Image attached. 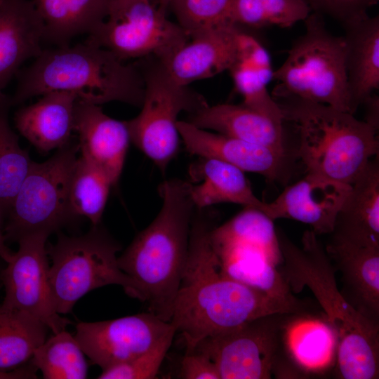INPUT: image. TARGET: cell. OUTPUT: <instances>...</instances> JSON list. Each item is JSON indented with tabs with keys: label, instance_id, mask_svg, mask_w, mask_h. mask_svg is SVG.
I'll return each instance as SVG.
<instances>
[{
	"label": "cell",
	"instance_id": "b9f144b4",
	"mask_svg": "<svg viewBox=\"0 0 379 379\" xmlns=\"http://www.w3.org/2000/svg\"><path fill=\"white\" fill-rule=\"evenodd\" d=\"M6 262H4L1 258H0V285L2 284L1 283V273H2V271H3V269L4 268L5 265H6Z\"/></svg>",
	"mask_w": 379,
	"mask_h": 379
},
{
	"label": "cell",
	"instance_id": "4316f807",
	"mask_svg": "<svg viewBox=\"0 0 379 379\" xmlns=\"http://www.w3.org/2000/svg\"><path fill=\"white\" fill-rule=\"evenodd\" d=\"M44 27V41L69 45L88 35L106 18L109 0H32Z\"/></svg>",
	"mask_w": 379,
	"mask_h": 379
},
{
	"label": "cell",
	"instance_id": "e575fe53",
	"mask_svg": "<svg viewBox=\"0 0 379 379\" xmlns=\"http://www.w3.org/2000/svg\"><path fill=\"white\" fill-rule=\"evenodd\" d=\"M175 334H171L149 350L102 371L99 379H152L157 378Z\"/></svg>",
	"mask_w": 379,
	"mask_h": 379
},
{
	"label": "cell",
	"instance_id": "8d00e7d4",
	"mask_svg": "<svg viewBox=\"0 0 379 379\" xmlns=\"http://www.w3.org/2000/svg\"><path fill=\"white\" fill-rule=\"evenodd\" d=\"M178 377L184 379H220L211 357L197 349L186 351L181 361Z\"/></svg>",
	"mask_w": 379,
	"mask_h": 379
},
{
	"label": "cell",
	"instance_id": "7c38bea8",
	"mask_svg": "<svg viewBox=\"0 0 379 379\" xmlns=\"http://www.w3.org/2000/svg\"><path fill=\"white\" fill-rule=\"evenodd\" d=\"M48 236L36 233L18 239V249L1 273L5 288L1 304L41 322L55 333L65 330L71 322L53 308L46 246Z\"/></svg>",
	"mask_w": 379,
	"mask_h": 379
},
{
	"label": "cell",
	"instance_id": "4dcf8cb0",
	"mask_svg": "<svg viewBox=\"0 0 379 379\" xmlns=\"http://www.w3.org/2000/svg\"><path fill=\"white\" fill-rule=\"evenodd\" d=\"M31 364L45 379H84L88 364L74 336L66 330L53 333L34 352Z\"/></svg>",
	"mask_w": 379,
	"mask_h": 379
},
{
	"label": "cell",
	"instance_id": "836d02e7",
	"mask_svg": "<svg viewBox=\"0 0 379 379\" xmlns=\"http://www.w3.org/2000/svg\"><path fill=\"white\" fill-rule=\"evenodd\" d=\"M232 2L233 0H172L168 10L175 15L176 23L190 37L203 31L234 23L231 17Z\"/></svg>",
	"mask_w": 379,
	"mask_h": 379
},
{
	"label": "cell",
	"instance_id": "cb8c5ba5",
	"mask_svg": "<svg viewBox=\"0 0 379 379\" xmlns=\"http://www.w3.org/2000/svg\"><path fill=\"white\" fill-rule=\"evenodd\" d=\"M331 233L359 244L379 246L378 158L371 159L351 185Z\"/></svg>",
	"mask_w": 379,
	"mask_h": 379
},
{
	"label": "cell",
	"instance_id": "5b68a950",
	"mask_svg": "<svg viewBox=\"0 0 379 379\" xmlns=\"http://www.w3.org/2000/svg\"><path fill=\"white\" fill-rule=\"evenodd\" d=\"M297 130L307 173L352 185L379 150L378 128L354 114L298 98L275 100Z\"/></svg>",
	"mask_w": 379,
	"mask_h": 379
},
{
	"label": "cell",
	"instance_id": "74e56055",
	"mask_svg": "<svg viewBox=\"0 0 379 379\" xmlns=\"http://www.w3.org/2000/svg\"><path fill=\"white\" fill-rule=\"evenodd\" d=\"M363 105L366 107V113L365 121L379 128V98L375 93L368 98Z\"/></svg>",
	"mask_w": 379,
	"mask_h": 379
},
{
	"label": "cell",
	"instance_id": "d590c367",
	"mask_svg": "<svg viewBox=\"0 0 379 379\" xmlns=\"http://www.w3.org/2000/svg\"><path fill=\"white\" fill-rule=\"evenodd\" d=\"M314 12L329 16L341 25L367 15L378 0H305Z\"/></svg>",
	"mask_w": 379,
	"mask_h": 379
},
{
	"label": "cell",
	"instance_id": "d6a6232c",
	"mask_svg": "<svg viewBox=\"0 0 379 379\" xmlns=\"http://www.w3.org/2000/svg\"><path fill=\"white\" fill-rule=\"evenodd\" d=\"M229 72L236 90L244 98L241 104L274 120L285 122L280 106L267 88L268 82L272 79L270 77L258 69L239 51L237 60Z\"/></svg>",
	"mask_w": 379,
	"mask_h": 379
},
{
	"label": "cell",
	"instance_id": "277c9868",
	"mask_svg": "<svg viewBox=\"0 0 379 379\" xmlns=\"http://www.w3.org/2000/svg\"><path fill=\"white\" fill-rule=\"evenodd\" d=\"M17 76L11 106L52 91L71 93L78 100L98 105L117 101L140 107L144 98V79L136 62L126 64L87 41L44 48Z\"/></svg>",
	"mask_w": 379,
	"mask_h": 379
},
{
	"label": "cell",
	"instance_id": "52a82bcc",
	"mask_svg": "<svg viewBox=\"0 0 379 379\" xmlns=\"http://www.w3.org/2000/svg\"><path fill=\"white\" fill-rule=\"evenodd\" d=\"M120 250V244L99 225L81 236L60 234L55 244L47 248L55 311L68 314L86 293L112 284L121 286L129 296L140 300L135 284L118 265Z\"/></svg>",
	"mask_w": 379,
	"mask_h": 379
},
{
	"label": "cell",
	"instance_id": "484cf974",
	"mask_svg": "<svg viewBox=\"0 0 379 379\" xmlns=\"http://www.w3.org/2000/svg\"><path fill=\"white\" fill-rule=\"evenodd\" d=\"M190 171L194 180L201 181L197 185L190 183L195 208L234 203L263 212L266 202L255 196L241 169L218 159L200 157Z\"/></svg>",
	"mask_w": 379,
	"mask_h": 379
},
{
	"label": "cell",
	"instance_id": "8992f818",
	"mask_svg": "<svg viewBox=\"0 0 379 379\" xmlns=\"http://www.w3.org/2000/svg\"><path fill=\"white\" fill-rule=\"evenodd\" d=\"M305 32L294 39L282 65L272 72L274 100L298 98L352 114L343 36L327 29L314 12L304 20Z\"/></svg>",
	"mask_w": 379,
	"mask_h": 379
},
{
	"label": "cell",
	"instance_id": "f35d334b",
	"mask_svg": "<svg viewBox=\"0 0 379 379\" xmlns=\"http://www.w3.org/2000/svg\"><path fill=\"white\" fill-rule=\"evenodd\" d=\"M36 369L32 366H22L8 372H0V379H27L36 378L34 371Z\"/></svg>",
	"mask_w": 379,
	"mask_h": 379
},
{
	"label": "cell",
	"instance_id": "f1b7e54d",
	"mask_svg": "<svg viewBox=\"0 0 379 379\" xmlns=\"http://www.w3.org/2000/svg\"><path fill=\"white\" fill-rule=\"evenodd\" d=\"M112 182L94 164L80 155L73 167L68 205L72 218L84 216L93 226L100 225Z\"/></svg>",
	"mask_w": 379,
	"mask_h": 379
},
{
	"label": "cell",
	"instance_id": "83f0119b",
	"mask_svg": "<svg viewBox=\"0 0 379 379\" xmlns=\"http://www.w3.org/2000/svg\"><path fill=\"white\" fill-rule=\"evenodd\" d=\"M48 330L26 314L0 304V372L25 366L46 339Z\"/></svg>",
	"mask_w": 379,
	"mask_h": 379
},
{
	"label": "cell",
	"instance_id": "ba28073f",
	"mask_svg": "<svg viewBox=\"0 0 379 379\" xmlns=\"http://www.w3.org/2000/svg\"><path fill=\"white\" fill-rule=\"evenodd\" d=\"M145 91L140 113L126 121L131 141L164 171L178 153L179 115L195 113L209 104L189 86L178 83L154 56L137 60Z\"/></svg>",
	"mask_w": 379,
	"mask_h": 379
},
{
	"label": "cell",
	"instance_id": "f546056e",
	"mask_svg": "<svg viewBox=\"0 0 379 379\" xmlns=\"http://www.w3.org/2000/svg\"><path fill=\"white\" fill-rule=\"evenodd\" d=\"M10 97L0 95V213L6 215L32 161L8 121Z\"/></svg>",
	"mask_w": 379,
	"mask_h": 379
},
{
	"label": "cell",
	"instance_id": "603a6c76",
	"mask_svg": "<svg viewBox=\"0 0 379 379\" xmlns=\"http://www.w3.org/2000/svg\"><path fill=\"white\" fill-rule=\"evenodd\" d=\"M332 234L325 249L354 297V306L366 316L378 321L379 246L359 244Z\"/></svg>",
	"mask_w": 379,
	"mask_h": 379
},
{
	"label": "cell",
	"instance_id": "9a60e30c",
	"mask_svg": "<svg viewBox=\"0 0 379 379\" xmlns=\"http://www.w3.org/2000/svg\"><path fill=\"white\" fill-rule=\"evenodd\" d=\"M350 190V185L307 173L266 203L262 213L272 220L288 218L310 225L317 234H331Z\"/></svg>",
	"mask_w": 379,
	"mask_h": 379
},
{
	"label": "cell",
	"instance_id": "3957f363",
	"mask_svg": "<svg viewBox=\"0 0 379 379\" xmlns=\"http://www.w3.org/2000/svg\"><path fill=\"white\" fill-rule=\"evenodd\" d=\"M162 199L154 220L117 258L119 268L135 284L150 312L170 321L183 276L195 209L190 182L166 180L158 188Z\"/></svg>",
	"mask_w": 379,
	"mask_h": 379
},
{
	"label": "cell",
	"instance_id": "4fadbf2b",
	"mask_svg": "<svg viewBox=\"0 0 379 379\" xmlns=\"http://www.w3.org/2000/svg\"><path fill=\"white\" fill-rule=\"evenodd\" d=\"M176 331L149 312L76 326V340L84 354L102 371L134 358L156 346Z\"/></svg>",
	"mask_w": 379,
	"mask_h": 379
},
{
	"label": "cell",
	"instance_id": "5bb4252c",
	"mask_svg": "<svg viewBox=\"0 0 379 379\" xmlns=\"http://www.w3.org/2000/svg\"><path fill=\"white\" fill-rule=\"evenodd\" d=\"M211 241L220 267L227 277L263 293L307 312L281 274L280 250L253 239L213 231Z\"/></svg>",
	"mask_w": 379,
	"mask_h": 379
},
{
	"label": "cell",
	"instance_id": "7402d4cb",
	"mask_svg": "<svg viewBox=\"0 0 379 379\" xmlns=\"http://www.w3.org/2000/svg\"><path fill=\"white\" fill-rule=\"evenodd\" d=\"M194 126L288 154L284 123L243 104L207 105L190 114Z\"/></svg>",
	"mask_w": 379,
	"mask_h": 379
},
{
	"label": "cell",
	"instance_id": "1f68e13d",
	"mask_svg": "<svg viewBox=\"0 0 379 379\" xmlns=\"http://www.w3.org/2000/svg\"><path fill=\"white\" fill-rule=\"evenodd\" d=\"M311 11L305 0H233L231 17L245 29L287 28L304 21Z\"/></svg>",
	"mask_w": 379,
	"mask_h": 379
},
{
	"label": "cell",
	"instance_id": "d4e9b609",
	"mask_svg": "<svg viewBox=\"0 0 379 379\" xmlns=\"http://www.w3.org/2000/svg\"><path fill=\"white\" fill-rule=\"evenodd\" d=\"M336 335L326 321L310 313L294 314L285 329L286 356L302 375L328 368L336 357Z\"/></svg>",
	"mask_w": 379,
	"mask_h": 379
},
{
	"label": "cell",
	"instance_id": "30bf717a",
	"mask_svg": "<svg viewBox=\"0 0 379 379\" xmlns=\"http://www.w3.org/2000/svg\"><path fill=\"white\" fill-rule=\"evenodd\" d=\"M87 36L124 62L154 56L165 62L189 39L154 0H109L105 20Z\"/></svg>",
	"mask_w": 379,
	"mask_h": 379
},
{
	"label": "cell",
	"instance_id": "2e32d148",
	"mask_svg": "<svg viewBox=\"0 0 379 379\" xmlns=\"http://www.w3.org/2000/svg\"><path fill=\"white\" fill-rule=\"evenodd\" d=\"M178 130L186 150L203 158L218 159L244 172L258 173L272 182L285 180L290 173L288 154L178 121Z\"/></svg>",
	"mask_w": 379,
	"mask_h": 379
},
{
	"label": "cell",
	"instance_id": "e0dca14e",
	"mask_svg": "<svg viewBox=\"0 0 379 379\" xmlns=\"http://www.w3.org/2000/svg\"><path fill=\"white\" fill-rule=\"evenodd\" d=\"M243 29L230 23L194 34L162 62L178 83L186 86L229 71L237 60Z\"/></svg>",
	"mask_w": 379,
	"mask_h": 379
},
{
	"label": "cell",
	"instance_id": "d6986e66",
	"mask_svg": "<svg viewBox=\"0 0 379 379\" xmlns=\"http://www.w3.org/2000/svg\"><path fill=\"white\" fill-rule=\"evenodd\" d=\"M44 27L32 0H0V95L29 59L44 48Z\"/></svg>",
	"mask_w": 379,
	"mask_h": 379
},
{
	"label": "cell",
	"instance_id": "ffe728a7",
	"mask_svg": "<svg viewBox=\"0 0 379 379\" xmlns=\"http://www.w3.org/2000/svg\"><path fill=\"white\" fill-rule=\"evenodd\" d=\"M77 100L74 94L65 91L43 94L38 101L15 112V127L41 152L62 148L69 143L74 131Z\"/></svg>",
	"mask_w": 379,
	"mask_h": 379
},
{
	"label": "cell",
	"instance_id": "ac0fdd59",
	"mask_svg": "<svg viewBox=\"0 0 379 379\" xmlns=\"http://www.w3.org/2000/svg\"><path fill=\"white\" fill-rule=\"evenodd\" d=\"M74 131L79 137L81 155L100 168L115 186L131 142L126 121L110 117L100 105L77 100Z\"/></svg>",
	"mask_w": 379,
	"mask_h": 379
},
{
	"label": "cell",
	"instance_id": "7a4b0ae2",
	"mask_svg": "<svg viewBox=\"0 0 379 379\" xmlns=\"http://www.w3.org/2000/svg\"><path fill=\"white\" fill-rule=\"evenodd\" d=\"M281 274L292 292L307 286L325 312L338 341L337 375L343 379L379 376V324L358 310L337 286L335 267L312 230L305 231L300 247L277 230Z\"/></svg>",
	"mask_w": 379,
	"mask_h": 379
},
{
	"label": "cell",
	"instance_id": "ab89813d",
	"mask_svg": "<svg viewBox=\"0 0 379 379\" xmlns=\"http://www.w3.org/2000/svg\"><path fill=\"white\" fill-rule=\"evenodd\" d=\"M4 219V215L0 213V258L7 263L11 259L14 252L6 244L3 226Z\"/></svg>",
	"mask_w": 379,
	"mask_h": 379
},
{
	"label": "cell",
	"instance_id": "44dd1931",
	"mask_svg": "<svg viewBox=\"0 0 379 379\" xmlns=\"http://www.w3.org/2000/svg\"><path fill=\"white\" fill-rule=\"evenodd\" d=\"M352 113L379 89V17L368 14L342 25Z\"/></svg>",
	"mask_w": 379,
	"mask_h": 379
},
{
	"label": "cell",
	"instance_id": "60d3db41",
	"mask_svg": "<svg viewBox=\"0 0 379 379\" xmlns=\"http://www.w3.org/2000/svg\"><path fill=\"white\" fill-rule=\"evenodd\" d=\"M160 11L167 15L169 5L172 0H156Z\"/></svg>",
	"mask_w": 379,
	"mask_h": 379
},
{
	"label": "cell",
	"instance_id": "9c48e42d",
	"mask_svg": "<svg viewBox=\"0 0 379 379\" xmlns=\"http://www.w3.org/2000/svg\"><path fill=\"white\" fill-rule=\"evenodd\" d=\"M78 150V145L69 143L46 161L32 162L6 215V241L36 233L50 235L72 218L68 192Z\"/></svg>",
	"mask_w": 379,
	"mask_h": 379
},
{
	"label": "cell",
	"instance_id": "8fae6325",
	"mask_svg": "<svg viewBox=\"0 0 379 379\" xmlns=\"http://www.w3.org/2000/svg\"><path fill=\"white\" fill-rule=\"evenodd\" d=\"M293 314L258 317L208 336L194 349L211 357L220 379L271 378L284 354V332Z\"/></svg>",
	"mask_w": 379,
	"mask_h": 379
},
{
	"label": "cell",
	"instance_id": "6da1fadb",
	"mask_svg": "<svg viewBox=\"0 0 379 379\" xmlns=\"http://www.w3.org/2000/svg\"><path fill=\"white\" fill-rule=\"evenodd\" d=\"M216 215L195 208L187 262L170 322L192 350L203 339L272 314L302 311L223 273L211 241Z\"/></svg>",
	"mask_w": 379,
	"mask_h": 379
}]
</instances>
